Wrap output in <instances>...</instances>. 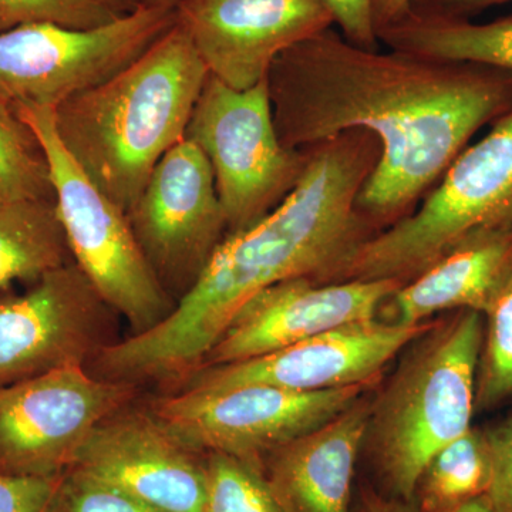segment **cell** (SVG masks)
I'll return each instance as SVG.
<instances>
[{
    "instance_id": "10",
    "label": "cell",
    "mask_w": 512,
    "mask_h": 512,
    "mask_svg": "<svg viewBox=\"0 0 512 512\" xmlns=\"http://www.w3.org/2000/svg\"><path fill=\"white\" fill-rule=\"evenodd\" d=\"M138 387L84 366L0 387V471L62 476L101 421L136 402Z\"/></svg>"
},
{
    "instance_id": "1",
    "label": "cell",
    "mask_w": 512,
    "mask_h": 512,
    "mask_svg": "<svg viewBox=\"0 0 512 512\" xmlns=\"http://www.w3.org/2000/svg\"><path fill=\"white\" fill-rule=\"evenodd\" d=\"M268 89L289 150L353 130L379 141V161L357 197L379 231L409 215L471 136L512 109L510 72L363 49L335 28L276 57Z\"/></svg>"
},
{
    "instance_id": "16",
    "label": "cell",
    "mask_w": 512,
    "mask_h": 512,
    "mask_svg": "<svg viewBox=\"0 0 512 512\" xmlns=\"http://www.w3.org/2000/svg\"><path fill=\"white\" fill-rule=\"evenodd\" d=\"M399 285L390 279L319 284L296 278L269 286L239 309L201 367L269 355L340 326L376 319Z\"/></svg>"
},
{
    "instance_id": "23",
    "label": "cell",
    "mask_w": 512,
    "mask_h": 512,
    "mask_svg": "<svg viewBox=\"0 0 512 512\" xmlns=\"http://www.w3.org/2000/svg\"><path fill=\"white\" fill-rule=\"evenodd\" d=\"M483 318L476 410L487 412L512 397V261Z\"/></svg>"
},
{
    "instance_id": "30",
    "label": "cell",
    "mask_w": 512,
    "mask_h": 512,
    "mask_svg": "<svg viewBox=\"0 0 512 512\" xmlns=\"http://www.w3.org/2000/svg\"><path fill=\"white\" fill-rule=\"evenodd\" d=\"M512 0H412L410 12L426 18L470 20L483 10Z\"/></svg>"
},
{
    "instance_id": "5",
    "label": "cell",
    "mask_w": 512,
    "mask_h": 512,
    "mask_svg": "<svg viewBox=\"0 0 512 512\" xmlns=\"http://www.w3.org/2000/svg\"><path fill=\"white\" fill-rule=\"evenodd\" d=\"M500 227H512V109L458 154L417 210L367 239L343 282L404 284L470 235Z\"/></svg>"
},
{
    "instance_id": "15",
    "label": "cell",
    "mask_w": 512,
    "mask_h": 512,
    "mask_svg": "<svg viewBox=\"0 0 512 512\" xmlns=\"http://www.w3.org/2000/svg\"><path fill=\"white\" fill-rule=\"evenodd\" d=\"M175 16L210 76L235 90L264 82L276 57L335 26L319 0H183Z\"/></svg>"
},
{
    "instance_id": "2",
    "label": "cell",
    "mask_w": 512,
    "mask_h": 512,
    "mask_svg": "<svg viewBox=\"0 0 512 512\" xmlns=\"http://www.w3.org/2000/svg\"><path fill=\"white\" fill-rule=\"evenodd\" d=\"M308 151L291 194L255 224L228 234L167 318L101 350L92 362L93 375L173 387L200 369L256 293L296 278L343 282L356 252L379 232L357 208L359 192L379 161V141L353 130Z\"/></svg>"
},
{
    "instance_id": "35",
    "label": "cell",
    "mask_w": 512,
    "mask_h": 512,
    "mask_svg": "<svg viewBox=\"0 0 512 512\" xmlns=\"http://www.w3.org/2000/svg\"><path fill=\"white\" fill-rule=\"evenodd\" d=\"M183 0H140L144 8L173 9L177 8Z\"/></svg>"
},
{
    "instance_id": "8",
    "label": "cell",
    "mask_w": 512,
    "mask_h": 512,
    "mask_svg": "<svg viewBox=\"0 0 512 512\" xmlns=\"http://www.w3.org/2000/svg\"><path fill=\"white\" fill-rule=\"evenodd\" d=\"M175 23V10L141 6L99 28L30 23L0 33V101L56 109L126 69Z\"/></svg>"
},
{
    "instance_id": "13",
    "label": "cell",
    "mask_w": 512,
    "mask_h": 512,
    "mask_svg": "<svg viewBox=\"0 0 512 512\" xmlns=\"http://www.w3.org/2000/svg\"><path fill=\"white\" fill-rule=\"evenodd\" d=\"M430 325L431 320L403 326L373 319L340 326L269 355L201 367L174 384L171 392L266 384L311 393L379 382L384 366Z\"/></svg>"
},
{
    "instance_id": "25",
    "label": "cell",
    "mask_w": 512,
    "mask_h": 512,
    "mask_svg": "<svg viewBox=\"0 0 512 512\" xmlns=\"http://www.w3.org/2000/svg\"><path fill=\"white\" fill-rule=\"evenodd\" d=\"M119 18L97 0H0V33L30 23L93 29Z\"/></svg>"
},
{
    "instance_id": "4",
    "label": "cell",
    "mask_w": 512,
    "mask_h": 512,
    "mask_svg": "<svg viewBox=\"0 0 512 512\" xmlns=\"http://www.w3.org/2000/svg\"><path fill=\"white\" fill-rule=\"evenodd\" d=\"M483 336L470 309L431 322L370 400L365 446L394 497L412 501L431 458L471 429Z\"/></svg>"
},
{
    "instance_id": "22",
    "label": "cell",
    "mask_w": 512,
    "mask_h": 512,
    "mask_svg": "<svg viewBox=\"0 0 512 512\" xmlns=\"http://www.w3.org/2000/svg\"><path fill=\"white\" fill-rule=\"evenodd\" d=\"M55 200L49 165L35 133L0 101V201Z\"/></svg>"
},
{
    "instance_id": "18",
    "label": "cell",
    "mask_w": 512,
    "mask_h": 512,
    "mask_svg": "<svg viewBox=\"0 0 512 512\" xmlns=\"http://www.w3.org/2000/svg\"><path fill=\"white\" fill-rule=\"evenodd\" d=\"M512 261V227L484 229L461 241L387 299L392 322L419 326L443 312H484Z\"/></svg>"
},
{
    "instance_id": "17",
    "label": "cell",
    "mask_w": 512,
    "mask_h": 512,
    "mask_svg": "<svg viewBox=\"0 0 512 512\" xmlns=\"http://www.w3.org/2000/svg\"><path fill=\"white\" fill-rule=\"evenodd\" d=\"M369 409L365 394L318 429L264 457L262 473L284 512H350Z\"/></svg>"
},
{
    "instance_id": "11",
    "label": "cell",
    "mask_w": 512,
    "mask_h": 512,
    "mask_svg": "<svg viewBox=\"0 0 512 512\" xmlns=\"http://www.w3.org/2000/svg\"><path fill=\"white\" fill-rule=\"evenodd\" d=\"M141 251L177 303L228 235L210 161L188 138L171 148L127 212Z\"/></svg>"
},
{
    "instance_id": "12",
    "label": "cell",
    "mask_w": 512,
    "mask_h": 512,
    "mask_svg": "<svg viewBox=\"0 0 512 512\" xmlns=\"http://www.w3.org/2000/svg\"><path fill=\"white\" fill-rule=\"evenodd\" d=\"M113 312L73 261L0 295V387L86 367L114 343Z\"/></svg>"
},
{
    "instance_id": "21",
    "label": "cell",
    "mask_w": 512,
    "mask_h": 512,
    "mask_svg": "<svg viewBox=\"0 0 512 512\" xmlns=\"http://www.w3.org/2000/svg\"><path fill=\"white\" fill-rule=\"evenodd\" d=\"M491 456L485 431L471 427L431 458L417 483L420 512H443L487 494Z\"/></svg>"
},
{
    "instance_id": "3",
    "label": "cell",
    "mask_w": 512,
    "mask_h": 512,
    "mask_svg": "<svg viewBox=\"0 0 512 512\" xmlns=\"http://www.w3.org/2000/svg\"><path fill=\"white\" fill-rule=\"evenodd\" d=\"M208 77L175 23L126 69L57 106V136L127 214L161 158L184 140Z\"/></svg>"
},
{
    "instance_id": "32",
    "label": "cell",
    "mask_w": 512,
    "mask_h": 512,
    "mask_svg": "<svg viewBox=\"0 0 512 512\" xmlns=\"http://www.w3.org/2000/svg\"><path fill=\"white\" fill-rule=\"evenodd\" d=\"M357 512H406L402 505L392 503V501L383 500L382 497L375 494H363L362 503H360Z\"/></svg>"
},
{
    "instance_id": "28",
    "label": "cell",
    "mask_w": 512,
    "mask_h": 512,
    "mask_svg": "<svg viewBox=\"0 0 512 512\" xmlns=\"http://www.w3.org/2000/svg\"><path fill=\"white\" fill-rule=\"evenodd\" d=\"M62 476H13L0 471V512H46Z\"/></svg>"
},
{
    "instance_id": "6",
    "label": "cell",
    "mask_w": 512,
    "mask_h": 512,
    "mask_svg": "<svg viewBox=\"0 0 512 512\" xmlns=\"http://www.w3.org/2000/svg\"><path fill=\"white\" fill-rule=\"evenodd\" d=\"M13 110L35 133L49 165L57 214L74 264L103 301L124 316L133 335L154 328L175 301L158 282L127 214L93 183L57 136L55 109L18 104Z\"/></svg>"
},
{
    "instance_id": "14",
    "label": "cell",
    "mask_w": 512,
    "mask_h": 512,
    "mask_svg": "<svg viewBox=\"0 0 512 512\" xmlns=\"http://www.w3.org/2000/svg\"><path fill=\"white\" fill-rule=\"evenodd\" d=\"M70 468L161 512H204V454L181 443L136 402L101 421Z\"/></svg>"
},
{
    "instance_id": "34",
    "label": "cell",
    "mask_w": 512,
    "mask_h": 512,
    "mask_svg": "<svg viewBox=\"0 0 512 512\" xmlns=\"http://www.w3.org/2000/svg\"><path fill=\"white\" fill-rule=\"evenodd\" d=\"M119 16L130 15L141 8L140 0H97Z\"/></svg>"
},
{
    "instance_id": "36",
    "label": "cell",
    "mask_w": 512,
    "mask_h": 512,
    "mask_svg": "<svg viewBox=\"0 0 512 512\" xmlns=\"http://www.w3.org/2000/svg\"><path fill=\"white\" fill-rule=\"evenodd\" d=\"M0 204H3V202H2V201H0Z\"/></svg>"
},
{
    "instance_id": "20",
    "label": "cell",
    "mask_w": 512,
    "mask_h": 512,
    "mask_svg": "<svg viewBox=\"0 0 512 512\" xmlns=\"http://www.w3.org/2000/svg\"><path fill=\"white\" fill-rule=\"evenodd\" d=\"M72 261L55 200L0 204V289L33 284Z\"/></svg>"
},
{
    "instance_id": "9",
    "label": "cell",
    "mask_w": 512,
    "mask_h": 512,
    "mask_svg": "<svg viewBox=\"0 0 512 512\" xmlns=\"http://www.w3.org/2000/svg\"><path fill=\"white\" fill-rule=\"evenodd\" d=\"M376 383L311 393L266 384L177 390L146 406L165 429L197 453L227 454L262 467L275 448L318 429Z\"/></svg>"
},
{
    "instance_id": "33",
    "label": "cell",
    "mask_w": 512,
    "mask_h": 512,
    "mask_svg": "<svg viewBox=\"0 0 512 512\" xmlns=\"http://www.w3.org/2000/svg\"><path fill=\"white\" fill-rule=\"evenodd\" d=\"M443 512H495V510L490 497L487 494H483L480 497L473 498V500L466 501V503Z\"/></svg>"
},
{
    "instance_id": "26",
    "label": "cell",
    "mask_w": 512,
    "mask_h": 512,
    "mask_svg": "<svg viewBox=\"0 0 512 512\" xmlns=\"http://www.w3.org/2000/svg\"><path fill=\"white\" fill-rule=\"evenodd\" d=\"M46 512H161L96 478L69 468Z\"/></svg>"
},
{
    "instance_id": "7",
    "label": "cell",
    "mask_w": 512,
    "mask_h": 512,
    "mask_svg": "<svg viewBox=\"0 0 512 512\" xmlns=\"http://www.w3.org/2000/svg\"><path fill=\"white\" fill-rule=\"evenodd\" d=\"M185 138L210 161L228 234L255 224L291 194L308 150H289L276 131L268 77L235 90L208 77Z\"/></svg>"
},
{
    "instance_id": "29",
    "label": "cell",
    "mask_w": 512,
    "mask_h": 512,
    "mask_svg": "<svg viewBox=\"0 0 512 512\" xmlns=\"http://www.w3.org/2000/svg\"><path fill=\"white\" fill-rule=\"evenodd\" d=\"M330 10L340 35L353 45L367 50L379 49L372 0H319Z\"/></svg>"
},
{
    "instance_id": "31",
    "label": "cell",
    "mask_w": 512,
    "mask_h": 512,
    "mask_svg": "<svg viewBox=\"0 0 512 512\" xmlns=\"http://www.w3.org/2000/svg\"><path fill=\"white\" fill-rule=\"evenodd\" d=\"M412 0H372V15L377 36L383 29L402 20L410 12Z\"/></svg>"
},
{
    "instance_id": "19",
    "label": "cell",
    "mask_w": 512,
    "mask_h": 512,
    "mask_svg": "<svg viewBox=\"0 0 512 512\" xmlns=\"http://www.w3.org/2000/svg\"><path fill=\"white\" fill-rule=\"evenodd\" d=\"M389 49L512 73V15L488 23L406 16L379 33Z\"/></svg>"
},
{
    "instance_id": "24",
    "label": "cell",
    "mask_w": 512,
    "mask_h": 512,
    "mask_svg": "<svg viewBox=\"0 0 512 512\" xmlns=\"http://www.w3.org/2000/svg\"><path fill=\"white\" fill-rule=\"evenodd\" d=\"M207 497L204 512H284L262 467L221 453L204 454Z\"/></svg>"
},
{
    "instance_id": "27",
    "label": "cell",
    "mask_w": 512,
    "mask_h": 512,
    "mask_svg": "<svg viewBox=\"0 0 512 512\" xmlns=\"http://www.w3.org/2000/svg\"><path fill=\"white\" fill-rule=\"evenodd\" d=\"M484 431L491 456L487 495L495 512H512V414Z\"/></svg>"
}]
</instances>
